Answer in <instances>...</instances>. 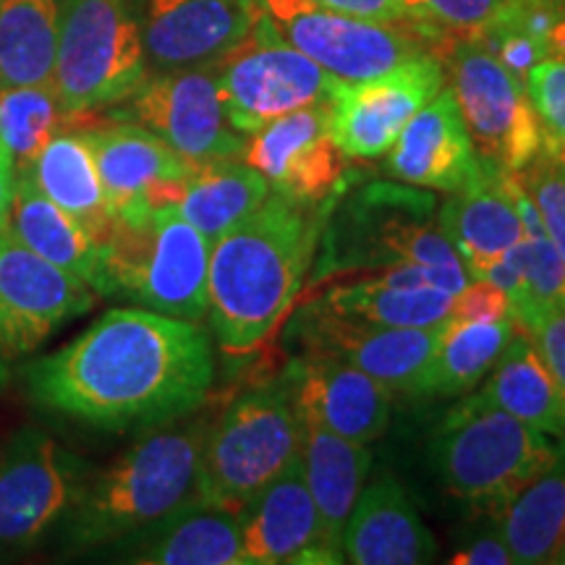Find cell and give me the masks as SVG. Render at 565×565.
Returning <instances> with one entry per match:
<instances>
[{"instance_id":"1","label":"cell","mask_w":565,"mask_h":565,"mask_svg":"<svg viewBox=\"0 0 565 565\" xmlns=\"http://www.w3.org/2000/svg\"><path fill=\"white\" fill-rule=\"evenodd\" d=\"M24 380L45 412L124 433L196 412L215 380V359L196 322L150 309H110L63 349L34 359Z\"/></svg>"},{"instance_id":"2","label":"cell","mask_w":565,"mask_h":565,"mask_svg":"<svg viewBox=\"0 0 565 565\" xmlns=\"http://www.w3.org/2000/svg\"><path fill=\"white\" fill-rule=\"evenodd\" d=\"M315 207L270 194L244 223L210 246L207 315L228 353H252L291 309L315 259Z\"/></svg>"},{"instance_id":"3","label":"cell","mask_w":565,"mask_h":565,"mask_svg":"<svg viewBox=\"0 0 565 565\" xmlns=\"http://www.w3.org/2000/svg\"><path fill=\"white\" fill-rule=\"evenodd\" d=\"M145 433L92 482L82 484L74 503L58 519L61 545L92 550L141 532L200 498L202 448L207 422Z\"/></svg>"},{"instance_id":"4","label":"cell","mask_w":565,"mask_h":565,"mask_svg":"<svg viewBox=\"0 0 565 565\" xmlns=\"http://www.w3.org/2000/svg\"><path fill=\"white\" fill-rule=\"evenodd\" d=\"M210 246L175 204L113 217L100 244L97 296H121L150 312L202 322Z\"/></svg>"},{"instance_id":"5","label":"cell","mask_w":565,"mask_h":565,"mask_svg":"<svg viewBox=\"0 0 565 565\" xmlns=\"http://www.w3.org/2000/svg\"><path fill=\"white\" fill-rule=\"evenodd\" d=\"M555 437L529 427L479 391L450 408L429 440V461L445 490L469 503L505 505L545 469Z\"/></svg>"},{"instance_id":"6","label":"cell","mask_w":565,"mask_h":565,"mask_svg":"<svg viewBox=\"0 0 565 565\" xmlns=\"http://www.w3.org/2000/svg\"><path fill=\"white\" fill-rule=\"evenodd\" d=\"M299 454L301 416L286 380L249 387L207 429L200 498L238 513Z\"/></svg>"},{"instance_id":"7","label":"cell","mask_w":565,"mask_h":565,"mask_svg":"<svg viewBox=\"0 0 565 565\" xmlns=\"http://www.w3.org/2000/svg\"><path fill=\"white\" fill-rule=\"evenodd\" d=\"M139 0H61L53 87L76 124L145 82Z\"/></svg>"},{"instance_id":"8","label":"cell","mask_w":565,"mask_h":565,"mask_svg":"<svg viewBox=\"0 0 565 565\" xmlns=\"http://www.w3.org/2000/svg\"><path fill=\"white\" fill-rule=\"evenodd\" d=\"M450 79L482 166L519 173L545 150V131L526 87L477 38L450 47Z\"/></svg>"},{"instance_id":"9","label":"cell","mask_w":565,"mask_h":565,"mask_svg":"<svg viewBox=\"0 0 565 565\" xmlns=\"http://www.w3.org/2000/svg\"><path fill=\"white\" fill-rule=\"evenodd\" d=\"M259 21L343 82L372 79L429 53L427 34L416 26L345 17L312 0H259Z\"/></svg>"},{"instance_id":"10","label":"cell","mask_w":565,"mask_h":565,"mask_svg":"<svg viewBox=\"0 0 565 565\" xmlns=\"http://www.w3.org/2000/svg\"><path fill=\"white\" fill-rule=\"evenodd\" d=\"M215 74L225 118L244 137L291 110L330 103L341 82L267 32L263 21L215 63Z\"/></svg>"},{"instance_id":"11","label":"cell","mask_w":565,"mask_h":565,"mask_svg":"<svg viewBox=\"0 0 565 565\" xmlns=\"http://www.w3.org/2000/svg\"><path fill=\"white\" fill-rule=\"evenodd\" d=\"M110 121L145 126L186 162L244 158L246 137L225 118L215 66L147 74Z\"/></svg>"},{"instance_id":"12","label":"cell","mask_w":565,"mask_h":565,"mask_svg":"<svg viewBox=\"0 0 565 565\" xmlns=\"http://www.w3.org/2000/svg\"><path fill=\"white\" fill-rule=\"evenodd\" d=\"M443 76L440 58L424 53L372 79L338 82L328 103V129L338 150L353 160L383 158L443 89Z\"/></svg>"},{"instance_id":"13","label":"cell","mask_w":565,"mask_h":565,"mask_svg":"<svg viewBox=\"0 0 565 565\" xmlns=\"http://www.w3.org/2000/svg\"><path fill=\"white\" fill-rule=\"evenodd\" d=\"M97 291L47 263L6 228L0 233V356L38 351L61 324L89 312Z\"/></svg>"},{"instance_id":"14","label":"cell","mask_w":565,"mask_h":565,"mask_svg":"<svg viewBox=\"0 0 565 565\" xmlns=\"http://www.w3.org/2000/svg\"><path fill=\"white\" fill-rule=\"evenodd\" d=\"M76 463L42 429H24L0 450V550L26 547L74 503Z\"/></svg>"},{"instance_id":"15","label":"cell","mask_w":565,"mask_h":565,"mask_svg":"<svg viewBox=\"0 0 565 565\" xmlns=\"http://www.w3.org/2000/svg\"><path fill=\"white\" fill-rule=\"evenodd\" d=\"M257 21L259 0H139L147 74L215 66Z\"/></svg>"},{"instance_id":"16","label":"cell","mask_w":565,"mask_h":565,"mask_svg":"<svg viewBox=\"0 0 565 565\" xmlns=\"http://www.w3.org/2000/svg\"><path fill=\"white\" fill-rule=\"evenodd\" d=\"M97 173L113 215L179 204L192 162L173 152L160 137L131 121L84 124Z\"/></svg>"},{"instance_id":"17","label":"cell","mask_w":565,"mask_h":565,"mask_svg":"<svg viewBox=\"0 0 565 565\" xmlns=\"http://www.w3.org/2000/svg\"><path fill=\"white\" fill-rule=\"evenodd\" d=\"M343 158L328 129V103L275 118L246 139L244 160L275 194L315 207L338 186Z\"/></svg>"},{"instance_id":"18","label":"cell","mask_w":565,"mask_h":565,"mask_svg":"<svg viewBox=\"0 0 565 565\" xmlns=\"http://www.w3.org/2000/svg\"><path fill=\"white\" fill-rule=\"evenodd\" d=\"M249 565L343 563V550L324 534L307 484L301 454L238 511Z\"/></svg>"},{"instance_id":"19","label":"cell","mask_w":565,"mask_h":565,"mask_svg":"<svg viewBox=\"0 0 565 565\" xmlns=\"http://www.w3.org/2000/svg\"><path fill=\"white\" fill-rule=\"evenodd\" d=\"M454 320H440L427 328H385L359 320H345L317 309L303 328L309 351L330 353L359 370L391 391L408 393L424 366L448 338Z\"/></svg>"},{"instance_id":"20","label":"cell","mask_w":565,"mask_h":565,"mask_svg":"<svg viewBox=\"0 0 565 565\" xmlns=\"http://www.w3.org/2000/svg\"><path fill=\"white\" fill-rule=\"evenodd\" d=\"M296 408L335 435L370 445L387 429L393 391L343 359L315 353L291 364L286 374Z\"/></svg>"},{"instance_id":"21","label":"cell","mask_w":565,"mask_h":565,"mask_svg":"<svg viewBox=\"0 0 565 565\" xmlns=\"http://www.w3.org/2000/svg\"><path fill=\"white\" fill-rule=\"evenodd\" d=\"M482 168L454 89L445 87L416 113L387 150V171L412 186L456 192Z\"/></svg>"},{"instance_id":"22","label":"cell","mask_w":565,"mask_h":565,"mask_svg":"<svg viewBox=\"0 0 565 565\" xmlns=\"http://www.w3.org/2000/svg\"><path fill=\"white\" fill-rule=\"evenodd\" d=\"M121 561L145 565H249L236 511L204 500L116 542Z\"/></svg>"},{"instance_id":"23","label":"cell","mask_w":565,"mask_h":565,"mask_svg":"<svg viewBox=\"0 0 565 565\" xmlns=\"http://www.w3.org/2000/svg\"><path fill=\"white\" fill-rule=\"evenodd\" d=\"M341 547L345 561L356 565H419L433 563L437 555L435 536L391 475L359 492Z\"/></svg>"},{"instance_id":"24","label":"cell","mask_w":565,"mask_h":565,"mask_svg":"<svg viewBox=\"0 0 565 565\" xmlns=\"http://www.w3.org/2000/svg\"><path fill=\"white\" fill-rule=\"evenodd\" d=\"M503 171L482 166L466 186L450 192L437 215V228L454 246L471 278L524 238V223Z\"/></svg>"},{"instance_id":"25","label":"cell","mask_w":565,"mask_h":565,"mask_svg":"<svg viewBox=\"0 0 565 565\" xmlns=\"http://www.w3.org/2000/svg\"><path fill=\"white\" fill-rule=\"evenodd\" d=\"M21 173L47 200L66 210L68 215H74L97 244L105 242L116 215H113L108 196H105L95 154H92L89 141L84 137V124L63 126L61 131H55L32 166Z\"/></svg>"},{"instance_id":"26","label":"cell","mask_w":565,"mask_h":565,"mask_svg":"<svg viewBox=\"0 0 565 565\" xmlns=\"http://www.w3.org/2000/svg\"><path fill=\"white\" fill-rule=\"evenodd\" d=\"M301 416V458L307 484L320 511L324 534L341 547L345 521L356 505L372 469V450L364 443L335 435L312 416ZM343 550V547H341Z\"/></svg>"},{"instance_id":"27","label":"cell","mask_w":565,"mask_h":565,"mask_svg":"<svg viewBox=\"0 0 565 565\" xmlns=\"http://www.w3.org/2000/svg\"><path fill=\"white\" fill-rule=\"evenodd\" d=\"M9 231L34 254L74 273L76 278L89 282L97 291L100 244L74 215H68L66 210L47 200L24 173H17Z\"/></svg>"},{"instance_id":"28","label":"cell","mask_w":565,"mask_h":565,"mask_svg":"<svg viewBox=\"0 0 565 565\" xmlns=\"http://www.w3.org/2000/svg\"><path fill=\"white\" fill-rule=\"evenodd\" d=\"M500 536L513 563H557L565 547V437L545 469L505 505Z\"/></svg>"},{"instance_id":"29","label":"cell","mask_w":565,"mask_h":565,"mask_svg":"<svg viewBox=\"0 0 565 565\" xmlns=\"http://www.w3.org/2000/svg\"><path fill=\"white\" fill-rule=\"evenodd\" d=\"M270 196V183L244 158L192 162L186 186L175 210L183 221L215 244L223 233L244 223Z\"/></svg>"},{"instance_id":"30","label":"cell","mask_w":565,"mask_h":565,"mask_svg":"<svg viewBox=\"0 0 565 565\" xmlns=\"http://www.w3.org/2000/svg\"><path fill=\"white\" fill-rule=\"evenodd\" d=\"M490 372L482 393L494 406L555 440L565 437V398L561 387L534 349L532 338L519 324Z\"/></svg>"},{"instance_id":"31","label":"cell","mask_w":565,"mask_h":565,"mask_svg":"<svg viewBox=\"0 0 565 565\" xmlns=\"http://www.w3.org/2000/svg\"><path fill=\"white\" fill-rule=\"evenodd\" d=\"M61 0H0V89L53 82Z\"/></svg>"},{"instance_id":"32","label":"cell","mask_w":565,"mask_h":565,"mask_svg":"<svg viewBox=\"0 0 565 565\" xmlns=\"http://www.w3.org/2000/svg\"><path fill=\"white\" fill-rule=\"evenodd\" d=\"M454 294L443 288L387 286L374 278L335 286L320 301L322 312L385 328H427L448 320L454 309Z\"/></svg>"},{"instance_id":"33","label":"cell","mask_w":565,"mask_h":565,"mask_svg":"<svg viewBox=\"0 0 565 565\" xmlns=\"http://www.w3.org/2000/svg\"><path fill=\"white\" fill-rule=\"evenodd\" d=\"M515 320L454 322L448 338L416 377L412 395H463L479 385L511 341Z\"/></svg>"},{"instance_id":"34","label":"cell","mask_w":565,"mask_h":565,"mask_svg":"<svg viewBox=\"0 0 565 565\" xmlns=\"http://www.w3.org/2000/svg\"><path fill=\"white\" fill-rule=\"evenodd\" d=\"M74 124L53 82L0 89V147L13 158L17 173L32 166L55 131Z\"/></svg>"},{"instance_id":"35","label":"cell","mask_w":565,"mask_h":565,"mask_svg":"<svg viewBox=\"0 0 565 565\" xmlns=\"http://www.w3.org/2000/svg\"><path fill=\"white\" fill-rule=\"evenodd\" d=\"M532 196L547 238L565 263V168L550 150H542L524 171L515 173Z\"/></svg>"},{"instance_id":"36","label":"cell","mask_w":565,"mask_h":565,"mask_svg":"<svg viewBox=\"0 0 565 565\" xmlns=\"http://www.w3.org/2000/svg\"><path fill=\"white\" fill-rule=\"evenodd\" d=\"M524 87L545 131V145H565V55L534 63Z\"/></svg>"},{"instance_id":"37","label":"cell","mask_w":565,"mask_h":565,"mask_svg":"<svg viewBox=\"0 0 565 565\" xmlns=\"http://www.w3.org/2000/svg\"><path fill=\"white\" fill-rule=\"evenodd\" d=\"M505 0H408L416 24L427 38H433L437 26L475 38L498 17Z\"/></svg>"},{"instance_id":"38","label":"cell","mask_w":565,"mask_h":565,"mask_svg":"<svg viewBox=\"0 0 565 565\" xmlns=\"http://www.w3.org/2000/svg\"><path fill=\"white\" fill-rule=\"evenodd\" d=\"M515 324L532 338L534 349L540 351L542 362L547 364L565 398V303L526 315L524 320H515Z\"/></svg>"},{"instance_id":"39","label":"cell","mask_w":565,"mask_h":565,"mask_svg":"<svg viewBox=\"0 0 565 565\" xmlns=\"http://www.w3.org/2000/svg\"><path fill=\"white\" fill-rule=\"evenodd\" d=\"M513 317V303L508 294L487 280L466 282V288L454 299L450 320L454 322H498Z\"/></svg>"},{"instance_id":"40","label":"cell","mask_w":565,"mask_h":565,"mask_svg":"<svg viewBox=\"0 0 565 565\" xmlns=\"http://www.w3.org/2000/svg\"><path fill=\"white\" fill-rule=\"evenodd\" d=\"M312 3L322 6V9L345 13V17H356L366 21H383V24H416L414 11L408 9L406 0H312ZM424 34V32H422Z\"/></svg>"},{"instance_id":"41","label":"cell","mask_w":565,"mask_h":565,"mask_svg":"<svg viewBox=\"0 0 565 565\" xmlns=\"http://www.w3.org/2000/svg\"><path fill=\"white\" fill-rule=\"evenodd\" d=\"M454 565H511L513 555L508 545L503 542L500 532L477 536L475 542L458 550V553L450 557Z\"/></svg>"},{"instance_id":"42","label":"cell","mask_w":565,"mask_h":565,"mask_svg":"<svg viewBox=\"0 0 565 565\" xmlns=\"http://www.w3.org/2000/svg\"><path fill=\"white\" fill-rule=\"evenodd\" d=\"M13 186H17V166L11 154L0 147V233L9 228Z\"/></svg>"},{"instance_id":"43","label":"cell","mask_w":565,"mask_h":565,"mask_svg":"<svg viewBox=\"0 0 565 565\" xmlns=\"http://www.w3.org/2000/svg\"><path fill=\"white\" fill-rule=\"evenodd\" d=\"M550 55H565V19L557 21L550 34Z\"/></svg>"},{"instance_id":"44","label":"cell","mask_w":565,"mask_h":565,"mask_svg":"<svg viewBox=\"0 0 565 565\" xmlns=\"http://www.w3.org/2000/svg\"><path fill=\"white\" fill-rule=\"evenodd\" d=\"M545 150L553 152L555 158L563 162V168H565V145H545Z\"/></svg>"},{"instance_id":"45","label":"cell","mask_w":565,"mask_h":565,"mask_svg":"<svg viewBox=\"0 0 565 565\" xmlns=\"http://www.w3.org/2000/svg\"><path fill=\"white\" fill-rule=\"evenodd\" d=\"M9 383V370H6V359L0 356V387Z\"/></svg>"},{"instance_id":"46","label":"cell","mask_w":565,"mask_h":565,"mask_svg":"<svg viewBox=\"0 0 565 565\" xmlns=\"http://www.w3.org/2000/svg\"><path fill=\"white\" fill-rule=\"evenodd\" d=\"M406 3H408V0H406ZM408 9H412V6H408ZM414 19H416V17H414Z\"/></svg>"}]
</instances>
